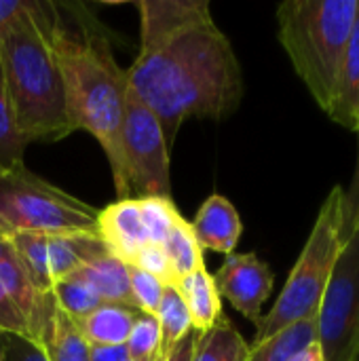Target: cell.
<instances>
[{"label": "cell", "mask_w": 359, "mask_h": 361, "mask_svg": "<svg viewBox=\"0 0 359 361\" xmlns=\"http://www.w3.org/2000/svg\"><path fill=\"white\" fill-rule=\"evenodd\" d=\"M140 51L212 17L207 0H140Z\"/></svg>", "instance_id": "13"}, {"label": "cell", "mask_w": 359, "mask_h": 361, "mask_svg": "<svg viewBox=\"0 0 359 361\" xmlns=\"http://www.w3.org/2000/svg\"><path fill=\"white\" fill-rule=\"evenodd\" d=\"M353 133H359V110H358V118H355V131Z\"/></svg>", "instance_id": "37"}, {"label": "cell", "mask_w": 359, "mask_h": 361, "mask_svg": "<svg viewBox=\"0 0 359 361\" xmlns=\"http://www.w3.org/2000/svg\"><path fill=\"white\" fill-rule=\"evenodd\" d=\"M140 311L123 305L104 302L76 326L89 345H125Z\"/></svg>", "instance_id": "19"}, {"label": "cell", "mask_w": 359, "mask_h": 361, "mask_svg": "<svg viewBox=\"0 0 359 361\" xmlns=\"http://www.w3.org/2000/svg\"><path fill=\"white\" fill-rule=\"evenodd\" d=\"M2 353L6 361H47L38 345L15 334H2Z\"/></svg>", "instance_id": "30"}, {"label": "cell", "mask_w": 359, "mask_h": 361, "mask_svg": "<svg viewBox=\"0 0 359 361\" xmlns=\"http://www.w3.org/2000/svg\"><path fill=\"white\" fill-rule=\"evenodd\" d=\"M102 298V302L123 305L135 309L131 286H129V264L114 258L112 254H102L76 271Z\"/></svg>", "instance_id": "18"}, {"label": "cell", "mask_w": 359, "mask_h": 361, "mask_svg": "<svg viewBox=\"0 0 359 361\" xmlns=\"http://www.w3.org/2000/svg\"><path fill=\"white\" fill-rule=\"evenodd\" d=\"M190 228L201 245V250H212L218 254H235V247L243 235V222L235 205L222 197L212 195L199 207Z\"/></svg>", "instance_id": "15"}, {"label": "cell", "mask_w": 359, "mask_h": 361, "mask_svg": "<svg viewBox=\"0 0 359 361\" xmlns=\"http://www.w3.org/2000/svg\"><path fill=\"white\" fill-rule=\"evenodd\" d=\"M125 347L131 360L161 361L165 351H163V336H161V326L157 317L140 313L131 326Z\"/></svg>", "instance_id": "27"}, {"label": "cell", "mask_w": 359, "mask_h": 361, "mask_svg": "<svg viewBox=\"0 0 359 361\" xmlns=\"http://www.w3.org/2000/svg\"><path fill=\"white\" fill-rule=\"evenodd\" d=\"M298 361H324V357H322V351H320V347H317V343H315V345H311V347L300 355V360Z\"/></svg>", "instance_id": "35"}, {"label": "cell", "mask_w": 359, "mask_h": 361, "mask_svg": "<svg viewBox=\"0 0 359 361\" xmlns=\"http://www.w3.org/2000/svg\"><path fill=\"white\" fill-rule=\"evenodd\" d=\"M36 345L42 349L47 361H89V343L51 292L44 298L36 328Z\"/></svg>", "instance_id": "14"}, {"label": "cell", "mask_w": 359, "mask_h": 361, "mask_svg": "<svg viewBox=\"0 0 359 361\" xmlns=\"http://www.w3.org/2000/svg\"><path fill=\"white\" fill-rule=\"evenodd\" d=\"M345 190L334 186L326 197L313 231L273 309L256 326L254 343L267 341L284 328L317 315L324 292L341 256L345 235Z\"/></svg>", "instance_id": "5"}, {"label": "cell", "mask_w": 359, "mask_h": 361, "mask_svg": "<svg viewBox=\"0 0 359 361\" xmlns=\"http://www.w3.org/2000/svg\"><path fill=\"white\" fill-rule=\"evenodd\" d=\"M11 254H13L11 237H8V235H4V233L0 231V262H2L4 258H8Z\"/></svg>", "instance_id": "34"}, {"label": "cell", "mask_w": 359, "mask_h": 361, "mask_svg": "<svg viewBox=\"0 0 359 361\" xmlns=\"http://www.w3.org/2000/svg\"><path fill=\"white\" fill-rule=\"evenodd\" d=\"M49 40L61 70L72 131L91 133L110 163L118 199H129V178L123 154L125 70L118 68L108 40L83 25H68L51 4Z\"/></svg>", "instance_id": "2"}, {"label": "cell", "mask_w": 359, "mask_h": 361, "mask_svg": "<svg viewBox=\"0 0 359 361\" xmlns=\"http://www.w3.org/2000/svg\"><path fill=\"white\" fill-rule=\"evenodd\" d=\"M51 2L30 0L25 13L0 32V68L19 135L57 142L72 131L59 63L49 40Z\"/></svg>", "instance_id": "3"}, {"label": "cell", "mask_w": 359, "mask_h": 361, "mask_svg": "<svg viewBox=\"0 0 359 361\" xmlns=\"http://www.w3.org/2000/svg\"><path fill=\"white\" fill-rule=\"evenodd\" d=\"M28 142L19 135L13 118V108L4 82V74L0 68V165L4 169H13L23 163V152H25Z\"/></svg>", "instance_id": "25"}, {"label": "cell", "mask_w": 359, "mask_h": 361, "mask_svg": "<svg viewBox=\"0 0 359 361\" xmlns=\"http://www.w3.org/2000/svg\"><path fill=\"white\" fill-rule=\"evenodd\" d=\"M125 78L157 114L169 146L186 118L222 121L243 97L239 59L212 17L138 51Z\"/></svg>", "instance_id": "1"}, {"label": "cell", "mask_w": 359, "mask_h": 361, "mask_svg": "<svg viewBox=\"0 0 359 361\" xmlns=\"http://www.w3.org/2000/svg\"><path fill=\"white\" fill-rule=\"evenodd\" d=\"M220 298L224 296L254 326L262 319V305L269 300L275 277L256 254H229L214 275Z\"/></svg>", "instance_id": "10"}, {"label": "cell", "mask_w": 359, "mask_h": 361, "mask_svg": "<svg viewBox=\"0 0 359 361\" xmlns=\"http://www.w3.org/2000/svg\"><path fill=\"white\" fill-rule=\"evenodd\" d=\"M248 355L250 345L231 319L222 315L214 328L199 332L193 361H248Z\"/></svg>", "instance_id": "21"}, {"label": "cell", "mask_w": 359, "mask_h": 361, "mask_svg": "<svg viewBox=\"0 0 359 361\" xmlns=\"http://www.w3.org/2000/svg\"><path fill=\"white\" fill-rule=\"evenodd\" d=\"M97 237L114 258L133 264L135 256L148 245V235L142 224L140 203L135 197L116 199L97 212Z\"/></svg>", "instance_id": "12"}, {"label": "cell", "mask_w": 359, "mask_h": 361, "mask_svg": "<svg viewBox=\"0 0 359 361\" xmlns=\"http://www.w3.org/2000/svg\"><path fill=\"white\" fill-rule=\"evenodd\" d=\"M197 336L199 332H188L178 345H174L169 351L163 353L161 361H193V353H195V345H197Z\"/></svg>", "instance_id": "31"}, {"label": "cell", "mask_w": 359, "mask_h": 361, "mask_svg": "<svg viewBox=\"0 0 359 361\" xmlns=\"http://www.w3.org/2000/svg\"><path fill=\"white\" fill-rule=\"evenodd\" d=\"M30 6V0H0V32L13 23L21 13H25Z\"/></svg>", "instance_id": "33"}, {"label": "cell", "mask_w": 359, "mask_h": 361, "mask_svg": "<svg viewBox=\"0 0 359 361\" xmlns=\"http://www.w3.org/2000/svg\"><path fill=\"white\" fill-rule=\"evenodd\" d=\"M159 326H161V336H163V351H169L174 345H178L188 332H193V322L190 313L186 309L184 298L180 296L176 286H165L161 302L154 313Z\"/></svg>", "instance_id": "23"}, {"label": "cell", "mask_w": 359, "mask_h": 361, "mask_svg": "<svg viewBox=\"0 0 359 361\" xmlns=\"http://www.w3.org/2000/svg\"><path fill=\"white\" fill-rule=\"evenodd\" d=\"M47 294L38 292L15 252L0 262V332L36 345V328Z\"/></svg>", "instance_id": "11"}, {"label": "cell", "mask_w": 359, "mask_h": 361, "mask_svg": "<svg viewBox=\"0 0 359 361\" xmlns=\"http://www.w3.org/2000/svg\"><path fill=\"white\" fill-rule=\"evenodd\" d=\"M11 245L42 294L108 252L97 235H13Z\"/></svg>", "instance_id": "9"}, {"label": "cell", "mask_w": 359, "mask_h": 361, "mask_svg": "<svg viewBox=\"0 0 359 361\" xmlns=\"http://www.w3.org/2000/svg\"><path fill=\"white\" fill-rule=\"evenodd\" d=\"M343 235L345 243L317 311L315 343L324 361H355L359 351V157L345 192Z\"/></svg>", "instance_id": "7"}, {"label": "cell", "mask_w": 359, "mask_h": 361, "mask_svg": "<svg viewBox=\"0 0 359 361\" xmlns=\"http://www.w3.org/2000/svg\"><path fill=\"white\" fill-rule=\"evenodd\" d=\"M359 110V11L345 57L341 61L334 91L326 114L341 127L355 131V118Z\"/></svg>", "instance_id": "16"}, {"label": "cell", "mask_w": 359, "mask_h": 361, "mask_svg": "<svg viewBox=\"0 0 359 361\" xmlns=\"http://www.w3.org/2000/svg\"><path fill=\"white\" fill-rule=\"evenodd\" d=\"M125 345H89V361H127Z\"/></svg>", "instance_id": "32"}, {"label": "cell", "mask_w": 359, "mask_h": 361, "mask_svg": "<svg viewBox=\"0 0 359 361\" xmlns=\"http://www.w3.org/2000/svg\"><path fill=\"white\" fill-rule=\"evenodd\" d=\"M129 267H135V269L157 277L163 286H176V281H178L163 245H152V243L144 245L140 250V254L135 256L133 264H129Z\"/></svg>", "instance_id": "29"}, {"label": "cell", "mask_w": 359, "mask_h": 361, "mask_svg": "<svg viewBox=\"0 0 359 361\" xmlns=\"http://www.w3.org/2000/svg\"><path fill=\"white\" fill-rule=\"evenodd\" d=\"M97 212L25 165L0 173V231L13 235H97Z\"/></svg>", "instance_id": "6"}, {"label": "cell", "mask_w": 359, "mask_h": 361, "mask_svg": "<svg viewBox=\"0 0 359 361\" xmlns=\"http://www.w3.org/2000/svg\"><path fill=\"white\" fill-rule=\"evenodd\" d=\"M176 288L186 302L195 332H207L224 315L214 275H209L205 267L193 271L186 277H180L176 281Z\"/></svg>", "instance_id": "17"}, {"label": "cell", "mask_w": 359, "mask_h": 361, "mask_svg": "<svg viewBox=\"0 0 359 361\" xmlns=\"http://www.w3.org/2000/svg\"><path fill=\"white\" fill-rule=\"evenodd\" d=\"M121 137L131 195H135V199H171L169 144L157 114L140 99V95L129 85L125 91V116Z\"/></svg>", "instance_id": "8"}, {"label": "cell", "mask_w": 359, "mask_h": 361, "mask_svg": "<svg viewBox=\"0 0 359 361\" xmlns=\"http://www.w3.org/2000/svg\"><path fill=\"white\" fill-rule=\"evenodd\" d=\"M127 361H138V360H131V357H129V360H127Z\"/></svg>", "instance_id": "40"}, {"label": "cell", "mask_w": 359, "mask_h": 361, "mask_svg": "<svg viewBox=\"0 0 359 361\" xmlns=\"http://www.w3.org/2000/svg\"><path fill=\"white\" fill-rule=\"evenodd\" d=\"M355 361H359V351H358V357H355Z\"/></svg>", "instance_id": "39"}, {"label": "cell", "mask_w": 359, "mask_h": 361, "mask_svg": "<svg viewBox=\"0 0 359 361\" xmlns=\"http://www.w3.org/2000/svg\"><path fill=\"white\" fill-rule=\"evenodd\" d=\"M358 11L359 0H288L277 6L279 42L324 112L330 106Z\"/></svg>", "instance_id": "4"}, {"label": "cell", "mask_w": 359, "mask_h": 361, "mask_svg": "<svg viewBox=\"0 0 359 361\" xmlns=\"http://www.w3.org/2000/svg\"><path fill=\"white\" fill-rule=\"evenodd\" d=\"M129 286H131V296H133L135 309L140 313L154 315L165 286L157 277H152L135 267H129Z\"/></svg>", "instance_id": "28"}, {"label": "cell", "mask_w": 359, "mask_h": 361, "mask_svg": "<svg viewBox=\"0 0 359 361\" xmlns=\"http://www.w3.org/2000/svg\"><path fill=\"white\" fill-rule=\"evenodd\" d=\"M0 361H6L4 360V353H2V334H0Z\"/></svg>", "instance_id": "36"}, {"label": "cell", "mask_w": 359, "mask_h": 361, "mask_svg": "<svg viewBox=\"0 0 359 361\" xmlns=\"http://www.w3.org/2000/svg\"><path fill=\"white\" fill-rule=\"evenodd\" d=\"M315 338L317 315L292 324L281 332L269 336L267 341L250 345L248 361H298L311 345H315Z\"/></svg>", "instance_id": "20"}, {"label": "cell", "mask_w": 359, "mask_h": 361, "mask_svg": "<svg viewBox=\"0 0 359 361\" xmlns=\"http://www.w3.org/2000/svg\"><path fill=\"white\" fill-rule=\"evenodd\" d=\"M140 203V216L142 224L148 235V243L163 245L167 235L171 233L176 220L180 218V212L174 205V199L169 197H142Z\"/></svg>", "instance_id": "26"}, {"label": "cell", "mask_w": 359, "mask_h": 361, "mask_svg": "<svg viewBox=\"0 0 359 361\" xmlns=\"http://www.w3.org/2000/svg\"><path fill=\"white\" fill-rule=\"evenodd\" d=\"M163 250L174 267L176 279L190 275L193 271L205 267V258H203V250L188 224V220H184L182 216L176 220L171 233L167 235Z\"/></svg>", "instance_id": "22"}, {"label": "cell", "mask_w": 359, "mask_h": 361, "mask_svg": "<svg viewBox=\"0 0 359 361\" xmlns=\"http://www.w3.org/2000/svg\"><path fill=\"white\" fill-rule=\"evenodd\" d=\"M53 298L57 300V305L61 307L63 313H68L74 322L87 317L89 313H93L102 302V298L95 294V290L78 275H70L61 281H57L51 290Z\"/></svg>", "instance_id": "24"}, {"label": "cell", "mask_w": 359, "mask_h": 361, "mask_svg": "<svg viewBox=\"0 0 359 361\" xmlns=\"http://www.w3.org/2000/svg\"><path fill=\"white\" fill-rule=\"evenodd\" d=\"M2 171H4V167H2V165H0V173H2Z\"/></svg>", "instance_id": "38"}]
</instances>
